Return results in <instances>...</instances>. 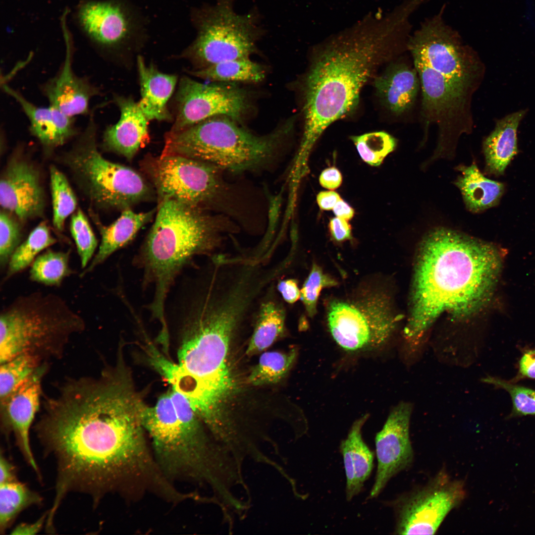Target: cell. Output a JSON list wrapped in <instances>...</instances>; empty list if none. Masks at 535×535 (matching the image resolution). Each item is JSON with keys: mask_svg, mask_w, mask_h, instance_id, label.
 Wrapping results in <instances>:
<instances>
[{"mask_svg": "<svg viewBox=\"0 0 535 535\" xmlns=\"http://www.w3.org/2000/svg\"><path fill=\"white\" fill-rule=\"evenodd\" d=\"M276 288L281 298L289 304L296 302L301 296L298 281L294 278L279 279Z\"/></svg>", "mask_w": 535, "mask_h": 535, "instance_id": "7bdbcfd3", "label": "cell"}, {"mask_svg": "<svg viewBox=\"0 0 535 535\" xmlns=\"http://www.w3.org/2000/svg\"><path fill=\"white\" fill-rule=\"evenodd\" d=\"M2 88L20 106L28 119L31 133L45 150L50 151L60 147L77 134L73 117L50 105H35L7 85L3 84Z\"/></svg>", "mask_w": 535, "mask_h": 535, "instance_id": "603a6c76", "label": "cell"}, {"mask_svg": "<svg viewBox=\"0 0 535 535\" xmlns=\"http://www.w3.org/2000/svg\"><path fill=\"white\" fill-rule=\"evenodd\" d=\"M53 209V222L58 231L63 229L66 218L75 211L77 200L65 176L56 167H50Z\"/></svg>", "mask_w": 535, "mask_h": 535, "instance_id": "8d00e7d4", "label": "cell"}, {"mask_svg": "<svg viewBox=\"0 0 535 535\" xmlns=\"http://www.w3.org/2000/svg\"><path fill=\"white\" fill-rule=\"evenodd\" d=\"M275 282L266 290L254 315L253 331L246 354L252 355L270 347L286 331V309L276 292Z\"/></svg>", "mask_w": 535, "mask_h": 535, "instance_id": "484cf974", "label": "cell"}, {"mask_svg": "<svg viewBox=\"0 0 535 535\" xmlns=\"http://www.w3.org/2000/svg\"><path fill=\"white\" fill-rule=\"evenodd\" d=\"M526 113V110H520L498 120L484 140L483 150L487 172L495 175L503 174L517 154V129Z\"/></svg>", "mask_w": 535, "mask_h": 535, "instance_id": "f1b7e54d", "label": "cell"}, {"mask_svg": "<svg viewBox=\"0 0 535 535\" xmlns=\"http://www.w3.org/2000/svg\"><path fill=\"white\" fill-rule=\"evenodd\" d=\"M445 5L411 34L408 50L454 83L473 93L484 74L476 52L444 20Z\"/></svg>", "mask_w": 535, "mask_h": 535, "instance_id": "4fadbf2b", "label": "cell"}, {"mask_svg": "<svg viewBox=\"0 0 535 535\" xmlns=\"http://www.w3.org/2000/svg\"><path fill=\"white\" fill-rule=\"evenodd\" d=\"M146 406L133 389L104 387L82 393L35 426L56 463L54 509L70 491L89 494L96 506L109 494L135 500L163 486L165 478L142 425Z\"/></svg>", "mask_w": 535, "mask_h": 535, "instance_id": "6da1fadb", "label": "cell"}, {"mask_svg": "<svg viewBox=\"0 0 535 535\" xmlns=\"http://www.w3.org/2000/svg\"><path fill=\"white\" fill-rule=\"evenodd\" d=\"M412 56L422 89V118L425 127L433 124L438 128L434 157L451 155L459 137L472 131L473 93L452 82L418 56Z\"/></svg>", "mask_w": 535, "mask_h": 535, "instance_id": "5bb4252c", "label": "cell"}, {"mask_svg": "<svg viewBox=\"0 0 535 535\" xmlns=\"http://www.w3.org/2000/svg\"><path fill=\"white\" fill-rule=\"evenodd\" d=\"M413 409L409 402L399 403L392 409L375 435L377 466L368 499L378 497L391 479L413 463L414 452L409 430Z\"/></svg>", "mask_w": 535, "mask_h": 535, "instance_id": "ac0fdd59", "label": "cell"}, {"mask_svg": "<svg viewBox=\"0 0 535 535\" xmlns=\"http://www.w3.org/2000/svg\"><path fill=\"white\" fill-rule=\"evenodd\" d=\"M321 185L328 189L334 190L338 188L342 182V176L339 171L335 167H330L324 170L320 176Z\"/></svg>", "mask_w": 535, "mask_h": 535, "instance_id": "bcb514c9", "label": "cell"}, {"mask_svg": "<svg viewBox=\"0 0 535 535\" xmlns=\"http://www.w3.org/2000/svg\"><path fill=\"white\" fill-rule=\"evenodd\" d=\"M369 417L366 415L352 425L340 444L346 475V498L351 501L363 488L374 468V453L362 437V428Z\"/></svg>", "mask_w": 535, "mask_h": 535, "instance_id": "d4e9b609", "label": "cell"}, {"mask_svg": "<svg viewBox=\"0 0 535 535\" xmlns=\"http://www.w3.org/2000/svg\"><path fill=\"white\" fill-rule=\"evenodd\" d=\"M56 242L47 224L45 222L40 223L12 255L1 283H5L31 265L40 253Z\"/></svg>", "mask_w": 535, "mask_h": 535, "instance_id": "d6a6232c", "label": "cell"}, {"mask_svg": "<svg viewBox=\"0 0 535 535\" xmlns=\"http://www.w3.org/2000/svg\"><path fill=\"white\" fill-rule=\"evenodd\" d=\"M66 54L59 71L42 87L50 106L71 117L87 114L91 99L100 90L84 77L75 74L72 66L71 49L67 37Z\"/></svg>", "mask_w": 535, "mask_h": 535, "instance_id": "44dd1931", "label": "cell"}, {"mask_svg": "<svg viewBox=\"0 0 535 535\" xmlns=\"http://www.w3.org/2000/svg\"><path fill=\"white\" fill-rule=\"evenodd\" d=\"M22 228L16 218L7 211L0 213V269H6L9 260L21 243Z\"/></svg>", "mask_w": 535, "mask_h": 535, "instance_id": "ab89813d", "label": "cell"}, {"mask_svg": "<svg viewBox=\"0 0 535 535\" xmlns=\"http://www.w3.org/2000/svg\"><path fill=\"white\" fill-rule=\"evenodd\" d=\"M48 514H45L35 522L32 523H21L15 527L11 532V535H35L42 529L46 522Z\"/></svg>", "mask_w": 535, "mask_h": 535, "instance_id": "7dc6e473", "label": "cell"}, {"mask_svg": "<svg viewBox=\"0 0 535 535\" xmlns=\"http://www.w3.org/2000/svg\"><path fill=\"white\" fill-rule=\"evenodd\" d=\"M157 209L137 213L131 209L122 211L120 216L108 226L103 225L95 216V222L101 236L99 250L81 276L92 272L105 262L113 253L129 243L140 229L153 218Z\"/></svg>", "mask_w": 535, "mask_h": 535, "instance_id": "4316f807", "label": "cell"}, {"mask_svg": "<svg viewBox=\"0 0 535 535\" xmlns=\"http://www.w3.org/2000/svg\"><path fill=\"white\" fill-rule=\"evenodd\" d=\"M18 480L14 465L2 454L0 455V484Z\"/></svg>", "mask_w": 535, "mask_h": 535, "instance_id": "c3c4849f", "label": "cell"}, {"mask_svg": "<svg viewBox=\"0 0 535 535\" xmlns=\"http://www.w3.org/2000/svg\"><path fill=\"white\" fill-rule=\"evenodd\" d=\"M236 121L225 116H214L177 132L168 131L161 155L207 162L236 175L270 171L277 166L293 121L262 135Z\"/></svg>", "mask_w": 535, "mask_h": 535, "instance_id": "52a82bcc", "label": "cell"}, {"mask_svg": "<svg viewBox=\"0 0 535 535\" xmlns=\"http://www.w3.org/2000/svg\"><path fill=\"white\" fill-rule=\"evenodd\" d=\"M233 0H218L195 9L192 20L197 29L194 42L181 54L201 68L219 62L250 58L262 30L251 14H239Z\"/></svg>", "mask_w": 535, "mask_h": 535, "instance_id": "7c38bea8", "label": "cell"}, {"mask_svg": "<svg viewBox=\"0 0 535 535\" xmlns=\"http://www.w3.org/2000/svg\"><path fill=\"white\" fill-rule=\"evenodd\" d=\"M70 252L50 249L38 255L31 266L29 278L46 286H59L73 273L69 266Z\"/></svg>", "mask_w": 535, "mask_h": 535, "instance_id": "836d02e7", "label": "cell"}, {"mask_svg": "<svg viewBox=\"0 0 535 535\" xmlns=\"http://www.w3.org/2000/svg\"><path fill=\"white\" fill-rule=\"evenodd\" d=\"M189 73L214 82H259L265 77V70L250 58L227 60Z\"/></svg>", "mask_w": 535, "mask_h": 535, "instance_id": "4dcf8cb0", "label": "cell"}, {"mask_svg": "<svg viewBox=\"0 0 535 535\" xmlns=\"http://www.w3.org/2000/svg\"><path fill=\"white\" fill-rule=\"evenodd\" d=\"M113 100L120 109V117L105 130L103 146L130 161L150 142L149 120L131 97L115 95Z\"/></svg>", "mask_w": 535, "mask_h": 535, "instance_id": "7402d4cb", "label": "cell"}, {"mask_svg": "<svg viewBox=\"0 0 535 535\" xmlns=\"http://www.w3.org/2000/svg\"><path fill=\"white\" fill-rule=\"evenodd\" d=\"M0 203L19 220L43 216L44 190L40 172L32 162L17 156L9 161L0 177Z\"/></svg>", "mask_w": 535, "mask_h": 535, "instance_id": "ffe728a7", "label": "cell"}, {"mask_svg": "<svg viewBox=\"0 0 535 535\" xmlns=\"http://www.w3.org/2000/svg\"><path fill=\"white\" fill-rule=\"evenodd\" d=\"M326 319L333 339L351 351L384 344L398 321L389 295L376 282L362 283L345 297L329 300Z\"/></svg>", "mask_w": 535, "mask_h": 535, "instance_id": "8fae6325", "label": "cell"}, {"mask_svg": "<svg viewBox=\"0 0 535 535\" xmlns=\"http://www.w3.org/2000/svg\"><path fill=\"white\" fill-rule=\"evenodd\" d=\"M466 495L464 481L442 470L428 483L389 502L395 517L394 534L434 535Z\"/></svg>", "mask_w": 535, "mask_h": 535, "instance_id": "9a60e30c", "label": "cell"}, {"mask_svg": "<svg viewBox=\"0 0 535 535\" xmlns=\"http://www.w3.org/2000/svg\"><path fill=\"white\" fill-rule=\"evenodd\" d=\"M336 280L323 272L318 265L314 264L305 280L301 291L300 298L310 317L317 313V305L321 290L325 287L336 286Z\"/></svg>", "mask_w": 535, "mask_h": 535, "instance_id": "60d3db41", "label": "cell"}, {"mask_svg": "<svg viewBox=\"0 0 535 535\" xmlns=\"http://www.w3.org/2000/svg\"><path fill=\"white\" fill-rule=\"evenodd\" d=\"M502 254L492 243L446 228H436L424 236L404 331L406 352L421 353L423 337L442 314L467 319L489 303L501 271Z\"/></svg>", "mask_w": 535, "mask_h": 535, "instance_id": "3957f363", "label": "cell"}, {"mask_svg": "<svg viewBox=\"0 0 535 535\" xmlns=\"http://www.w3.org/2000/svg\"><path fill=\"white\" fill-rule=\"evenodd\" d=\"M297 354L295 349L285 352L264 353L251 371L248 377L249 383L254 386H262L279 382L291 368Z\"/></svg>", "mask_w": 535, "mask_h": 535, "instance_id": "e575fe53", "label": "cell"}, {"mask_svg": "<svg viewBox=\"0 0 535 535\" xmlns=\"http://www.w3.org/2000/svg\"><path fill=\"white\" fill-rule=\"evenodd\" d=\"M141 98L138 106L149 120L170 121L172 116L167 104L173 94L177 78L159 71L153 64H146L143 57H137Z\"/></svg>", "mask_w": 535, "mask_h": 535, "instance_id": "83f0119b", "label": "cell"}, {"mask_svg": "<svg viewBox=\"0 0 535 535\" xmlns=\"http://www.w3.org/2000/svg\"><path fill=\"white\" fill-rule=\"evenodd\" d=\"M45 363L37 356L24 353L0 364V403L20 387Z\"/></svg>", "mask_w": 535, "mask_h": 535, "instance_id": "d590c367", "label": "cell"}, {"mask_svg": "<svg viewBox=\"0 0 535 535\" xmlns=\"http://www.w3.org/2000/svg\"><path fill=\"white\" fill-rule=\"evenodd\" d=\"M49 369L43 364L20 387L0 403L1 429L8 435L12 433L25 461L41 476L31 450L30 430L38 412L42 394V381Z\"/></svg>", "mask_w": 535, "mask_h": 535, "instance_id": "d6986e66", "label": "cell"}, {"mask_svg": "<svg viewBox=\"0 0 535 535\" xmlns=\"http://www.w3.org/2000/svg\"><path fill=\"white\" fill-rule=\"evenodd\" d=\"M70 230L75 243L81 268L84 269L95 254L98 240L87 217L80 209L71 217Z\"/></svg>", "mask_w": 535, "mask_h": 535, "instance_id": "f35d334b", "label": "cell"}, {"mask_svg": "<svg viewBox=\"0 0 535 535\" xmlns=\"http://www.w3.org/2000/svg\"><path fill=\"white\" fill-rule=\"evenodd\" d=\"M43 499L18 480L0 484V533H5L20 513Z\"/></svg>", "mask_w": 535, "mask_h": 535, "instance_id": "1f68e13d", "label": "cell"}, {"mask_svg": "<svg viewBox=\"0 0 535 535\" xmlns=\"http://www.w3.org/2000/svg\"><path fill=\"white\" fill-rule=\"evenodd\" d=\"M482 380L507 391L513 403L512 416L535 415V390L490 376Z\"/></svg>", "mask_w": 535, "mask_h": 535, "instance_id": "b9f144b4", "label": "cell"}, {"mask_svg": "<svg viewBox=\"0 0 535 535\" xmlns=\"http://www.w3.org/2000/svg\"><path fill=\"white\" fill-rule=\"evenodd\" d=\"M410 25L394 11L365 16L317 46L303 88L304 146L355 111L377 68L407 50Z\"/></svg>", "mask_w": 535, "mask_h": 535, "instance_id": "277c9868", "label": "cell"}, {"mask_svg": "<svg viewBox=\"0 0 535 535\" xmlns=\"http://www.w3.org/2000/svg\"><path fill=\"white\" fill-rule=\"evenodd\" d=\"M85 328L83 318L58 295L19 296L0 312V364L24 353L46 362L60 359L71 337Z\"/></svg>", "mask_w": 535, "mask_h": 535, "instance_id": "ba28073f", "label": "cell"}, {"mask_svg": "<svg viewBox=\"0 0 535 535\" xmlns=\"http://www.w3.org/2000/svg\"><path fill=\"white\" fill-rule=\"evenodd\" d=\"M182 313L178 362L159 353L151 365L188 399L217 440L232 445L244 423L234 412L241 389L230 352L247 319L233 305L210 298L189 303Z\"/></svg>", "mask_w": 535, "mask_h": 535, "instance_id": "7a4b0ae2", "label": "cell"}, {"mask_svg": "<svg viewBox=\"0 0 535 535\" xmlns=\"http://www.w3.org/2000/svg\"><path fill=\"white\" fill-rule=\"evenodd\" d=\"M340 199L338 193L333 191L321 192L317 197L320 208L323 210L332 209Z\"/></svg>", "mask_w": 535, "mask_h": 535, "instance_id": "681fc988", "label": "cell"}, {"mask_svg": "<svg viewBox=\"0 0 535 535\" xmlns=\"http://www.w3.org/2000/svg\"><path fill=\"white\" fill-rule=\"evenodd\" d=\"M362 159L367 163L378 166L396 148L397 141L384 131H376L350 137Z\"/></svg>", "mask_w": 535, "mask_h": 535, "instance_id": "74e56055", "label": "cell"}, {"mask_svg": "<svg viewBox=\"0 0 535 535\" xmlns=\"http://www.w3.org/2000/svg\"><path fill=\"white\" fill-rule=\"evenodd\" d=\"M418 73L404 62L390 64L374 80L376 95L385 108L396 116L408 112L414 105L419 90Z\"/></svg>", "mask_w": 535, "mask_h": 535, "instance_id": "cb8c5ba5", "label": "cell"}, {"mask_svg": "<svg viewBox=\"0 0 535 535\" xmlns=\"http://www.w3.org/2000/svg\"><path fill=\"white\" fill-rule=\"evenodd\" d=\"M455 184L459 189L467 209L479 213L495 206L503 191L502 183L485 177L474 162L469 166H460Z\"/></svg>", "mask_w": 535, "mask_h": 535, "instance_id": "f546056e", "label": "cell"}, {"mask_svg": "<svg viewBox=\"0 0 535 535\" xmlns=\"http://www.w3.org/2000/svg\"><path fill=\"white\" fill-rule=\"evenodd\" d=\"M333 211L337 217L346 220L351 219L354 216V210L345 202L340 199L336 204Z\"/></svg>", "mask_w": 535, "mask_h": 535, "instance_id": "f907efd6", "label": "cell"}, {"mask_svg": "<svg viewBox=\"0 0 535 535\" xmlns=\"http://www.w3.org/2000/svg\"><path fill=\"white\" fill-rule=\"evenodd\" d=\"M329 229L332 237L337 241H342L351 237V229L347 220L336 217L329 222Z\"/></svg>", "mask_w": 535, "mask_h": 535, "instance_id": "ee69618b", "label": "cell"}, {"mask_svg": "<svg viewBox=\"0 0 535 535\" xmlns=\"http://www.w3.org/2000/svg\"><path fill=\"white\" fill-rule=\"evenodd\" d=\"M240 229L225 215L172 199L159 201L155 222L133 261L142 271L143 285L154 286L151 317L165 324L166 301L182 269L194 258L218 254L227 236Z\"/></svg>", "mask_w": 535, "mask_h": 535, "instance_id": "5b68a950", "label": "cell"}, {"mask_svg": "<svg viewBox=\"0 0 535 535\" xmlns=\"http://www.w3.org/2000/svg\"><path fill=\"white\" fill-rule=\"evenodd\" d=\"M138 16L123 0H81L75 9L74 19L91 43L110 49L124 45L144 32Z\"/></svg>", "mask_w": 535, "mask_h": 535, "instance_id": "e0dca14e", "label": "cell"}, {"mask_svg": "<svg viewBox=\"0 0 535 535\" xmlns=\"http://www.w3.org/2000/svg\"><path fill=\"white\" fill-rule=\"evenodd\" d=\"M176 118L170 130L177 132L219 116L240 120L249 107L244 90L231 83L204 84L184 76L175 97Z\"/></svg>", "mask_w": 535, "mask_h": 535, "instance_id": "2e32d148", "label": "cell"}, {"mask_svg": "<svg viewBox=\"0 0 535 535\" xmlns=\"http://www.w3.org/2000/svg\"><path fill=\"white\" fill-rule=\"evenodd\" d=\"M141 167L150 179L159 201L172 199L225 215L240 226L254 214L242 187L227 181L225 172L212 163L178 155H147Z\"/></svg>", "mask_w": 535, "mask_h": 535, "instance_id": "9c48e42d", "label": "cell"}, {"mask_svg": "<svg viewBox=\"0 0 535 535\" xmlns=\"http://www.w3.org/2000/svg\"><path fill=\"white\" fill-rule=\"evenodd\" d=\"M97 125L92 116L65 162L92 204L98 208L124 210L151 198L152 190L132 168L110 161L98 150Z\"/></svg>", "mask_w": 535, "mask_h": 535, "instance_id": "30bf717a", "label": "cell"}, {"mask_svg": "<svg viewBox=\"0 0 535 535\" xmlns=\"http://www.w3.org/2000/svg\"><path fill=\"white\" fill-rule=\"evenodd\" d=\"M142 424L155 459L171 481H185L216 493L232 480L236 459L208 430L188 399L171 387L146 406Z\"/></svg>", "mask_w": 535, "mask_h": 535, "instance_id": "8992f818", "label": "cell"}, {"mask_svg": "<svg viewBox=\"0 0 535 535\" xmlns=\"http://www.w3.org/2000/svg\"><path fill=\"white\" fill-rule=\"evenodd\" d=\"M520 376L535 378V349L526 351L519 362Z\"/></svg>", "mask_w": 535, "mask_h": 535, "instance_id": "f6af8a7d", "label": "cell"}]
</instances>
